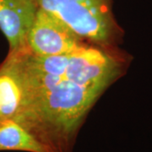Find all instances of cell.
Wrapping results in <instances>:
<instances>
[{
  "label": "cell",
  "mask_w": 152,
  "mask_h": 152,
  "mask_svg": "<svg viewBox=\"0 0 152 152\" xmlns=\"http://www.w3.org/2000/svg\"><path fill=\"white\" fill-rule=\"evenodd\" d=\"M130 55L92 44L66 54L40 57L25 47L8 52L0 72L15 81L20 102L13 118L48 152H73L88 114L119 80Z\"/></svg>",
  "instance_id": "cell-1"
},
{
  "label": "cell",
  "mask_w": 152,
  "mask_h": 152,
  "mask_svg": "<svg viewBox=\"0 0 152 152\" xmlns=\"http://www.w3.org/2000/svg\"><path fill=\"white\" fill-rule=\"evenodd\" d=\"M86 42L102 48H118L124 31L113 13V0H37Z\"/></svg>",
  "instance_id": "cell-2"
},
{
  "label": "cell",
  "mask_w": 152,
  "mask_h": 152,
  "mask_svg": "<svg viewBox=\"0 0 152 152\" xmlns=\"http://www.w3.org/2000/svg\"><path fill=\"white\" fill-rule=\"evenodd\" d=\"M87 44L65 22L41 8L37 12L26 41L28 48L40 57L69 53Z\"/></svg>",
  "instance_id": "cell-3"
},
{
  "label": "cell",
  "mask_w": 152,
  "mask_h": 152,
  "mask_svg": "<svg viewBox=\"0 0 152 152\" xmlns=\"http://www.w3.org/2000/svg\"><path fill=\"white\" fill-rule=\"evenodd\" d=\"M38 9L37 0H0V31L7 39L10 53L26 47Z\"/></svg>",
  "instance_id": "cell-4"
},
{
  "label": "cell",
  "mask_w": 152,
  "mask_h": 152,
  "mask_svg": "<svg viewBox=\"0 0 152 152\" xmlns=\"http://www.w3.org/2000/svg\"><path fill=\"white\" fill-rule=\"evenodd\" d=\"M0 151L48 152L41 142L13 118H0Z\"/></svg>",
  "instance_id": "cell-5"
},
{
  "label": "cell",
  "mask_w": 152,
  "mask_h": 152,
  "mask_svg": "<svg viewBox=\"0 0 152 152\" xmlns=\"http://www.w3.org/2000/svg\"><path fill=\"white\" fill-rule=\"evenodd\" d=\"M20 102V89L10 76L0 72V118H13Z\"/></svg>",
  "instance_id": "cell-6"
}]
</instances>
